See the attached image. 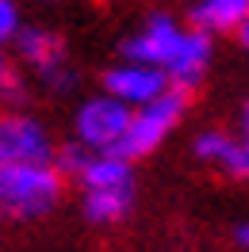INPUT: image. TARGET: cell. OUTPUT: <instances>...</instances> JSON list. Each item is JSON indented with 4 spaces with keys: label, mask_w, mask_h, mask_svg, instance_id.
<instances>
[{
    "label": "cell",
    "mask_w": 249,
    "mask_h": 252,
    "mask_svg": "<svg viewBox=\"0 0 249 252\" xmlns=\"http://www.w3.org/2000/svg\"><path fill=\"white\" fill-rule=\"evenodd\" d=\"M123 62H138L150 69H161L169 88L188 92L207 77L211 65V34L184 27L172 16H150L138 31L123 42Z\"/></svg>",
    "instance_id": "cell-1"
},
{
    "label": "cell",
    "mask_w": 249,
    "mask_h": 252,
    "mask_svg": "<svg viewBox=\"0 0 249 252\" xmlns=\"http://www.w3.org/2000/svg\"><path fill=\"white\" fill-rule=\"evenodd\" d=\"M81 184V210L92 225H115L134 206V168L115 153H88L73 176Z\"/></svg>",
    "instance_id": "cell-2"
},
{
    "label": "cell",
    "mask_w": 249,
    "mask_h": 252,
    "mask_svg": "<svg viewBox=\"0 0 249 252\" xmlns=\"http://www.w3.org/2000/svg\"><path fill=\"white\" fill-rule=\"evenodd\" d=\"M65 176L54 164H12L0 168V218L39 221L62 203Z\"/></svg>",
    "instance_id": "cell-3"
},
{
    "label": "cell",
    "mask_w": 249,
    "mask_h": 252,
    "mask_svg": "<svg viewBox=\"0 0 249 252\" xmlns=\"http://www.w3.org/2000/svg\"><path fill=\"white\" fill-rule=\"evenodd\" d=\"M184 107H188V92H176V88H169V92L161 95V99H154V103L138 107L130 115V130H126V138H123V145H119L115 157H123L126 164L150 157L157 145L176 130V123L184 119Z\"/></svg>",
    "instance_id": "cell-4"
},
{
    "label": "cell",
    "mask_w": 249,
    "mask_h": 252,
    "mask_svg": "<svg viewBox=\"0 0 249 252\" xmlns=\"http://www.w3.org/2000/svg\"><path fill=\"white\" fill-rule=\"evenodd\" d=\"M58 145L46 123L31 111H0V168L12 164H54Z\"/></svg>",
    "instance_id": "cell-5"
},
{
    "label": "cell",
    "mask_w": 249,
    "mask_h": 252,
    "mask_svg": "<svg viewBox=\"0 0 249 252\" xmlns=\"http://www.w3.org/2000/svg\"><path fill=\"white\" fill-rule=\"evenodd\" d=\"M16 46V58L35 77L42 80L54 92H65L73 84V69H69V50H65V38L50 27H39V23H23L12 38Z\"/></svg>",
    "instance_id": "cell-6"
},
{
    "label": "cell",
    "mask_w": 249,
    "mask_h": 252,
    "mask_svg": "<svg viewBox=\"0 0 249 252\" xmlns=\"http://www.w3.org/2000/svg\"><path fill=\"white\" fill-rule=\"evenodd\" d=\"M130 115L134 111L123 107L111 95H92L73 111V142L84 145L88 153H119L126 130H130Z\"/></svg>",
    "instance_id": "cell-7"
},
{
    "label": "cell",
    "mask_w": 249,
    "mask_h": 252,
    "mask_svg": "<svg viewBox=\"0 0 249 252\" xmlns=\"http://www.w3.org/2000/svg\"><path fill=\"white\" fill-rule=\"evenodd\" d=\"M100 84H104V95L119 99L130 111L146 107V103H154V99H161V95L169 92L165 73L150 69V65H138V62H119V65H111V69H104Z\"/></svg>",
    "instance_id": "cell-8"
},
{
    "label": "cell",
    "mask_w": 249,
    "mask_h": 252,
    "mask_svg": "<svg viewBox=\"0 0 249 252\" xmlns=\"http://www.w3.org/2000/svg\"><path fill=\"white\" fill-rule=\"evenodd\" d=\"M196 157L203 164L218 168L222 176H234V180H249V149L242 145V138H230L222 130H203L200 138L192 142Z\"/></svg>",
    "instance_id": "cell-9"
},
{
    "label": "cell",
    "mask_w": 249,
    "mask_h": 252,
    "mask_svg": "<svg viewBox=\"0 0 249 252\" xmlns=\"http://www.w3.org/2000/svg\"><path fill=\"white\" fill-rule=\"evenodd\" d=\"M249 23V0H196L192 4V27L203 34L242 31Z\"/></svg>",
    "instance_id": "cell-10"
},
{
    "label": "cell",
    "mask_w": 249,
    "mask_h": 252,
    "mask_svg": "<svg viewBox=\"0 0 249 252\" xmlns=\"http://www.w3.org/2000/svg\"><path fill=\"white\" fill-rule=\"evenodd\" d=\"M0 99H8V103H23L27 99V84L19 77V69L12 65V58L4 54V46H0Z\"/></svg>",
    "instance_id": "cell-11"
},
{
    "label": "cell",
    "mask_w": 249,
    "mask_h": 252,
    "mask_svg": "<svg viewBox=\"0 0 249 252\" xmlns=\"http://www.w3.org/2000/svg\"><path fill=\"white\" fill-rule=\"evenodd\" d=\"M19 27H23V23H19V8H16V0H0V46H8V42L16 38Z\"/></svg>",
    "instance_id": "cell-12"
},
{
    "label": "cell",
    "mask_w": 249,
    "mask_h": 252,
    "mask_svg": "<svg viewBox=\"0 0 249 252\" xmlns=\"http://www.w3.org/2000/svg\"><path fill=\"white\" fill-rule=\"evenodd\" d=\"M242 145L249 149V99H246V107H242Z\"/></svg>",
    "instance_id": "cell-13"
},
{
    "label": "cell",
    "mask_w": 249,
    "mask_h": 252,
    "mask_svg": "<svg viewBox=\"0 0 249 252\" xmlns=\"http://www.w3.org/2000/svg\"><path fill=\"white\" fill-rule=\"evenodd\" d=\"M238 245H242V249H249V221H242V225H238Z\"/></svg>",
    "instance_id": "cell-14"
},
{
    "label": "cell",
    "mask_w": 249,
    "mask_h": 252,
    "mask_svg": "<svg viewBox=\"0 0 249 252\" xmlns=\"http://www.w3.org/2000/svg\"><path fill=\"white\" fill-rule=\"evenodd\" d=\"M238 38H242V46L249 50V23H246V27H242V31H238Z\"/></svg>",
    "instance_id": "cell-15"
},
{
    "label": "cell",
    "mask_w": 249,
    "mask_h": 252,
    "mask_svg": "<svg viewBox=\"0 0 249 252\" xmlns=\"http://www.w3.org/2000/svg\"><path fill=\"white\" fill-rule=\"evenodd\" d=\"M42 4H50V0H42Z\"/></svg>",
    "instance_id": "cell-16"
}]
</instances>
